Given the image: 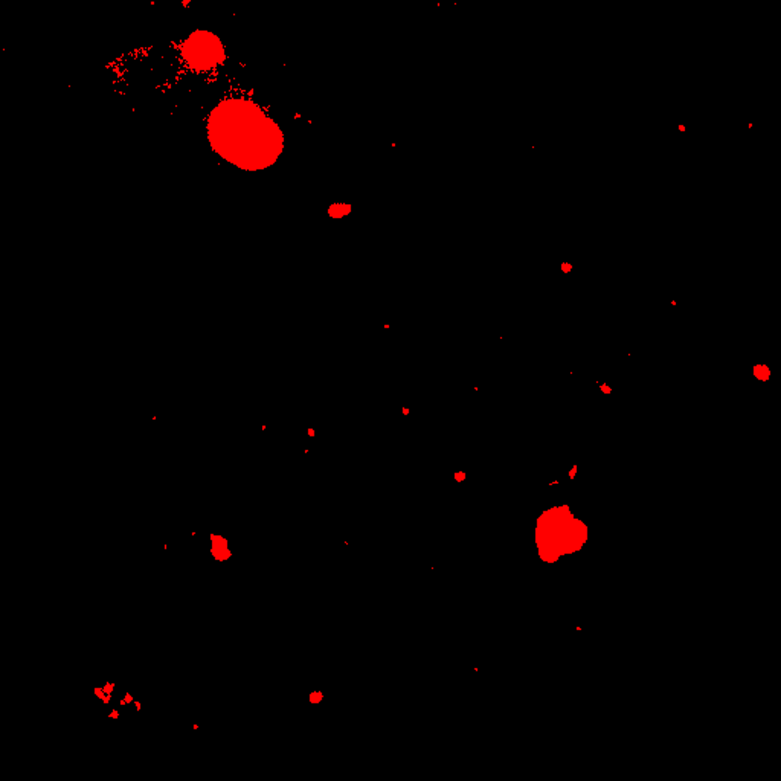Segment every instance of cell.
Segmentation results:
<instances>
[{"label":"cell","instance_id":"obj_1","mask_svg":"<svg viewBox=\"0 0 781 781\" xmlns=\"http://www.w3.org/2000/svg\"><path fill=\"white\" fill-rule=\"evenodd\" d=\"M212 147L241 168L269 167L283 148V136L274 121L256 105L232 99L221 103L210 123Z\"/></svg>","mask_w":781,"mask_h":781},{"label":"cell","instance_id":"obj_2","mask_svg":"<svg viewBox=\"0 0 781 781\" xmlns=\"http://www.w3.org/2000/svg\"><path fill=\"white\" fill-rule=\"evenodd\" d=\"M186 60L197 69H211L223 59V46L216 35L210 32H196L186 46Z\"/></svg>","mask_w":781,"mask_h":781},{"label":"cell","instance_id":"obj_3","mask_svg":"<svg viewBox=\"0 0 781 781\" xmlns=\"http://www.w3.org/2000/svg\"><path fill=\"white\" fill-rule=\"evenodd\" d=\"M212 540V556L220 560V553H223V558L227 560L231 557V551L227 548V540L221 536H211Z\"/></svg>","mask_w":781,"mask_h":781},{"label":"cell","instance_id":"obj_4","mask_svg":"<svg viewBox=\"0 0 781 781\" xmlns=\"http://www.w3.org/2000/svg\"><path fill=\"white\" fill-rule=\"evenodd\" d=\"M769 376H771V372L766 367H762V365H760V367H755V377H760L762 381H768Z\"/></svg>","mask_w":781,"mask_h":781},{"label":"cell","instance_id":"obj_5","mask_svg":"<svg viewBox=\"0 0 781 781\" xmlns=\"http://www.w3.org/2000/svg\"><path fill=\"white\" fill-rule=\"evenodd\" d=\"M321 700H322V693H321V691H314V693L310 694V702H312V704H319Z\"/></svg>","mask_w":781,"mask_h":781},{"label":"cell","instance_id":"obj_6","mask_svg":"<svg viewBox=\"0 0 781 781\" xmlns=\"http://www.w3.org/2000/svg\"><path fill=\"white\" fill-rule=\"evenodd\" d=\"M563 270H565V272H569V270H571L569 264H563Z\"/></svg>","mask_w":781,"mask_h":781},{"label":"cell","instance_id":"obj_7","mask_svg":"<svg viewBox=\"0 0 781 781\" xmlns=\"http://www.w3.org/2000/svg\"><path fill=\"white\" fill-rule=\"evenodd\" d=\"M601 389H603V391H605V392H606V394H609V392H611V391H612V389H609V388H606V386H601Z\"/></svg>","mask_w":781,"mask_h":781}]
</instances>
